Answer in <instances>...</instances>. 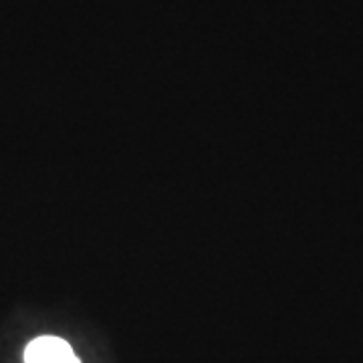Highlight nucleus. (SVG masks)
Listing matches in <instances>:
<instances>
[{
	"label": "nucleus",
	"instance_id": "obj_2",
	"mask_svg": "<svg viewBox=\"0 0 363 363\" xmlns=\"http://www.w3.org/2000/svg\"><path fill=\"white\" fill-rule=\"evenodd\" d=\"M73 363H81V362H79V359H75V362H73Z\"/></svg>",
	"mask_w": 363,
	"mask_h": 363
},
{
	"label": "nucleus",
	"instance_id": "obj_1",
	"mask_svg": "<svg viewBox=\"0 0 363 363\" xmlns=\"http://www.w3.org/2000/svg\"><path fill=\"white\" fill-rule=\"evenodd\" d=\"M75 359L71 345L51 335L30 341L25 350V363H73Z\"/></svg>",
	"mask_w": 363,
	"mask_h": 363
}]
</instances>
